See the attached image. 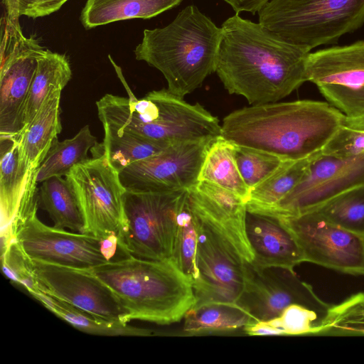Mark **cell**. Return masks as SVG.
<instances>
[{"instance_id": "6da1fadb", "label": "cell", "mask_w": 364, "mask_h": 364, "mask_svg": "<svg viewBox=\"0 0 364 364\" xmlns=\"http://www.w3.org/2000/svg\"><path fill=\"white\" fill-rule=\"evenodd\" d=\"M215 72L225 89L250 105L277 102L306 79L310 51L238 13L221 26Z\"/></svg>"}, {"instance_id": "7a4b0ae2", "label": "cell", "mask_w": 364, "mask_h": 364, "mask_svg": "<svg viewBox=\"0 0 364 364\" xmlns=\"http://www.w3.org/2000/svg\"><path fill=\"white\" fill-rule=\"evenodd\" d=\"M343 117L329 102L320 101L256 104L225 116L221 136L236 145L295 161L321 151Z\"/></svg>"}, {"instance_id": "3957f363", "label": "cell", "mask_w": 364, "mask_h": 364, "mask_svg": "<svg viewBox=\"0 0 364 364\" xmlns=\"http://www.w3.org/2000/svg\"><path fill=\"white\" fill-rule=\"evenodd\" d=\"M90 270L117 299L127 312V322H178L196 303L191 281L171 259L129 255Z\"/></svg>"}, {"instance_id": "277c9868", "label": "cell", "mask_w": 364, "mask_h": 364, "mask_svg": "<svg viewBox=\"0 0 364 364\" xmlns=\"http://www.w3.org/2000/svg\"><path fill=\"white\" fill-rule=\"evenodd\" d=\"M143 34L135 58L159 70L171 92L184 97L215 72L222 28L196 6L182 9L166 26Z\"/></svg>"}, {"instance_id": "5b68a950", "label": "cell", "mask_w": 364, "mask_h": 364, "mask_svg": "<svg viewBox=\"0 0 364 364\" xmlns=\"http://www.w3.org/2000/svg\"><path fill=\"white\" fill-rule=\"evenodd\" d=\"M106 94L97 102L104 131L127 133L175 144L221 136L218 119L198 103L190 104L168 89L153 90L137 99Z\"/></svg>"}, {"instance_id": "8992f818", "label": "cell", "mask_w": 364, "mask_h": 364, "mask_svg": "<svg viewBox=\"0 0 364 364\" xmlns=\"http://www.w3.org/2000/svg\"><path fill=\"white\" fill-rule=\"evenodd\" d=\"M258 15L264 27L311 52L360 28L364 0H269Z\"/></svg>"}, {"instance_id": "52a82bcc", "label": "cell", "mask_w": 364, "mask_h": 364, "mask_svg": "<svg viewBox=\"0 0 364 364\" xmlns=\"http://www.w3.org/2000/svg\"><path fill=\"white\" fill-rule=\"evenodd\" d=\"M187 189L168 192L126 191L127 226L119 247L126 255L151 260L171 259L177 218Z\"/></svg>"}, {"instance_id": "ba28073f", "label": "cell", "mask_w": 364, "mask_h": 364, "mask_svg": "<svg viewBox=\"0 0 364 364\" xmlns=\"http://www.w3.org/2000/svg\"><path fill=\"white\" fill-rule=\"evenodd\" d=\"M65 177L77 199L84 221L82 233L100 240L116 236L119 242L127 226V190L119 171L102 154L75 165Z\"/></svg>"}, {"instance_id": "9c48e42d", "label": "cell", "mask_w": 364, "mask_h": 364, "mask_svg": "<svg viewBox=\"0 0 364 364\" xmlns=\"http://www.w3.org/2000/svg\"><path fill=\"white\" fill-rule=\"evenodd\" d=\"M38 195L27 199L13 225L14 240L30 259L78 269H90L109 261L102 240L48 226L38 219Z\"/></svg>"}, {"instance_id": "30bf717a", "label": "cell", "mask_w": 364, "mask_h": 364, "mask_svg": "<svg viewBox=\"0 0 364 364\" xmlns=\"http://www.w3.org/2000/svg\"><path fill=\"white\" fill-rule=\"evenodd\" d=\"M0 67V136H16L24 128L29 90L45 49L31 35L23 36L19 23L4 13L1 18Z\"/></svg>"}, {"instance_id": "8fae6325", "label": "cell", "mask_w": 364, "mask_h": 364, "mask_svg": "<svg viewBox=\"0 0 364 364\" xmlns=\"http://www.w3.org/2000/svg\"><path fill=\"white\" fill-rule=\"evenodd\" d=\"M191 211L198 232V278L192 284L196 299L193 307L236 304L244 286L245 261L220 230Z\"/></svg>"}, {"instance_id": "7c38bea8", "label": "cell", "mask_w": 364, "mask_h": 364, "mask_svg": "<svg viewBox=\"0 0 364 364\" xmlns=\"http://www.w3.org/2000/svg\"><path fill=\"white\" fill-rule=\"evenodd\" d=\"M294 235L304 262L364 276V238L326 219L316 210L279 216Z\"/></svg>"}, {"instance_id": "4fadbf2b", "label": "cell", "mask_w": 364, "mask_h": 364, "mask_svg": "<svg viewBox=\"0 0 364 364\" xmlns=\"http://www.w3.org/2000/svg\"><path fill=\"white\" fill-rule=\"evenodd\" d=\"M244 286L236 304L254 321L279 316L287 306L299 304L325 314L330 305L301 280L294 269L245 262Z\"/></svg>"}, {"instance_id": "5bb4252c", "label": "cell", "mask_w": 364, "mask_h": 364, "mask_svg": "<svg viewBox=\"0 0 364 364\" xmlns=\"http://www.w3.org/2000/svg\"><path fill=\"white\" fill-rule=\"evenodd\" d=\"M215 139L171 144L125 167L119 171L121 182L127 191L133 192H168L191 188L198 182L205 156Z\"/></svg>"}, {"instance_id": "9a60e30c", "label": "cell", "mask_w": 364, "mask_h": 364, "mask_svg": "<svg viewBox=\"0 0 364 364\" xmlns=\"http://www.w3.org/2000/svg\"><path fill=\"white\" fill-rule=\"evenodd\" d=\"M364 184V156L341 159L316 153L299 184L274 205L247 209L279 216L298 215L317 208L353 187Z\"/></svg>"}, {"instance_id": "2e32d148", "label": "cell", "mask_w": 364, "mask_h": 364, "mask_svg": "<svg viewBox=\"0 0 364 364\" xmlns=\"http://www.w3.org/2000/svg\"><path fill=\"white\" fill-rule=\"evenodd\" d=\"M31 261L43 292L95 316L128 323L117 299L90 269Z\"/></svg>"}, {"instance_id": "e0dca14e", "label": "cell", "mask_w": 364, "mask_h": 364, "mask_svg": "<svg viewBox=\"0 0 364 364\" xmlns=\"http://www.w3.org/2000/svg\"><path fill=\"white\" fill-rule=\"evenodd\" d=\"M187 200L195 213L220 231L245 262H252L245 229L247 207L242 198L212 183L198 181L188 188Z\"/></svg>"}, {"instance_id": "ac0fdd59", "label": "cell", "mask_w": 364, "mask_h": 364, "mask_svg": "<svg viewBox=\"0 0 364 364\" xmlns=\"http://www.w3.org/2000/svg\"><path fill=\"white\" fill-rule=\"evenodd\" d=\"M245 229L253 264L294 269L304 262L294 235L279 217L247 210Z\"/></svg>"}, {"instance_id": "d6986e66", "label": "cell", "mask_w": 364, "mask_h": 364, "mask_svg": "<svg viewBox=\"0 0 364 364\" xmlns=\"http://www.w3.org/2000/svg\"><path fill=\"white\" fill-rule=\"evenodd\" d=\"M30 179H36L21 161L16 136H0L1 248L14 240L13 225Z\"/></svg>"}, {"instance_id": "ffe728a7", "label": "cell", "mask_w": 364, "mask_h": 364, "mask_svg": "<svg viewBox=\"0 0 364 364\" xmlns=\"http://www.w3.org/2000/svg\"><path fill=\"white\" fill-rule=\"evenodd\" d=\"M306 79L316 86L364 87V40L310 53Z\"/></svg>"}, {"instance_id": "44dd1931", "label": "cell", "mask_w": 364, "mask_h": 364, "mask_svg": "<svg viewBox=\"0 0 364 364\" xmlns=\"http://www.w3.org/2000/svg\"><path fill=\"white\" fill-rule=\"evenodd\" d=\"M60 97L61 92L49 97L31 122L16 136L21 161L31 175L36 176L40 165L62 130Z\"/></svg>"}, {"instance_id": "7402d4cb", "label": "cell", "mask_w": 364, "mask_h": 364, "mask_svg": "<svg viewBox=\"0 0 364 364\" xmlns=\"http://www.w3.org/2000/svg\"><path fill=\"white\" fill-rule=\"evenodd\" d=\"M183 0H87L80 14L86 29L110 23L132 19H147L173 9Z\"/></svg>"}, {"instance_id": "603a6c76", "label": "cell", "mask_w": 364, "mask_h": 364, "mask_svg": "<svg viewBox=\"0 0 364 364\" xmlns=\"http://www.w3.org/2000/svg\"><path fill=\"white\" fill-rule=\"evenodd\" d=\"M72 77V70L65 54L44 49L29 90L24 111V127L34 119L51 95L61 92Z\"/></svg>"}, {"instance_id": "cb8c5ba5", "label": "cell", "mask_w": 364, "mask_h": 364, "mask_svg": "<svg viewBox=\"0 0 364 364\" xmlns=\"http://www.w3.org/2000/svg\"><path fill=\"white\" fill-rule=\"evenodd\" d=\"M198 181H208L225 188L246 203L250 189L244 181L235 158V144L222 136L210 146L200 168Z\"/></svg>"}, {"instance_id": "d4e9b609", "label": "cell", "mask_w": 364, "mask_h": 364, "mask_svg": "<svg viewBox=\"0 0 364 364\" xmlns=\"http://www.w3.org/2000/svg\"><path fill=\"white\" fill-rule=\"evenodd\" d=\"M38 206L47 212L54 227L83 232L82 213L66 178L52 177L43 181L38 191Z\"/></svg>"}, {"instance_id": "484cf974", "label": "cell", "mask_w": 364, "mask_h": 364, "mask_svg": "<svg viewBox=\"0 0 364 364\" xmlns=\"http://www.w3.org/2000/svg\"><path fill=\"white\" fill-rule=\"evenodd\" d=\"M33 296L58 317L85 333L102 336L153 335L151 331L95 316L44 292Z\"/></svg>"}, {"instance_id": "4316f807", "label": "cell", "mask_w": 364, "mask_h": 364, "mask_svg": "<svg viewBox=\"0 0 364 364\" xmlns=\"http://www.w3.org/2000/svg\"><path fill=\"white\" fill-rule=\"evenodd\" d=\"M98 144L88 125L71 139L62 141L55 139L36 172V182L65 176L75 165L87 161L88 151Z\"/></svg>"}, {"instance_id": "83f0119b", "label": "cell", "mask_w": 364, "mask_h": 364, "mask_svg": "<svg viewBox=\"0 0 364 364\" xmlns=\"http://www.w3.org/2000/svg\"><path fill=\"white\" fill-rule=\"evenodd\" d=\"M183 319V330L191 335L230 333L252 320L237 304L222 303L192 307Z\"/></svg>"}, {"instance_id": "f1b7e54d", "label": "cell", "mask_w": 364, "mask_h": 364, "mask_svg": "<svg viewBox=\"0 0 364 364\" xmlns=\"http://www.w3.org/2000/svg\"><path fill=\"white\" fill-rule=\"evenodd\" d=\"M315 154L284 161L273 173L250 191L247 209L267 208L277 203L299 184Z\"/></svg>"}, {"instance_id": "f546056e", "label": "cell", "mask_w": 364, "mask_h": 364, "mask_svg": "<svg viewBox=\"0 0 364 364\" xmlns=\"http://www.w3.org/2000/svg\"><path fill=\"white\" fill-rule=\"evenodd\" d=\"M170 145L130 134L105 132L103 142L96 147L98 151L96 154H104L119 172L132 164L162 151Z\"/></svg>"}, {"instance_id": "4dcf8cb0", "label": "cell", "mask_w": 364, "mask_h": 364, "mask_svg": "<svg viewBox=\"0 0 364 364\" xmlns=\"http://www.w3.org/2000/svg\"><path fill=\"white\" fill-rule=\"evenodd\" d=\"M311 210L364 238V184L346 190Z\"/></svg>"}, {"instance_id": "1f68e13d", "label": "cell", "mask_w": 364, "mask_h": 364, "mask_svg": "<svg viewBox=\"0 0 364 364\" xmlns=\"http://www.w3.org/2000/svg\"><path fill=\"white\" fill-rule=\"evenodd\" d=\"M314 334L363 336L364 292L357 293L338 304L330 306Z\"/></svg>"}, {"instance_id": "d6a6232c", "label": "cell", "mask_w": 364, "mask_h": 364, "mask_svg": "<svg viewBox=\"0 0 364 364\" xmlns=\"http://www.w3.org/2000/svg\"><path fill=\"white\" fill-rule=\"evenodd\" d=\"M197 247V229L193 213L186 198L177 218V231L171 260L189 279L192 284L198 278Z\"/></svg>"}, {"instance_id": "836d02e7", "label": "cell", "mask_w": 364, "mask_h": 364, "mask_svg": "<svg viewBox=\"0 0 364 364\" xmlns=\"http://www.w3.org/2000/svg\"><path fill=\"white\" fill-rule=\"evenodd\" d=\"M235 158L240 174L250 191L273 173L284 161L267 151L236 144Z\"/></svg>"}, {"instance_id": "e575fe53", "label": "cell", "mask_w": 364, "mask_h": 364, "mask_svg": "<svg viewBox=\"0 0 364 364\" xmlns=\"http://www.w3.org/2000/svg\"><path fill=\"white\" fill-rule=\"evenodd\" d=\"M4 274L12 282L22 285L32 296L43 292L33 271L31 259L15 241L1 250Z\"/></svg>"}, {"instance_id": "d590c367", "label": "cell", "mask_w": 364, "mask_h": 364, "mask_svg": "<svg viewBox=\"0 0 364 364\" xmlns=\"http://www.w3.org/2000/svg\"><path fill=\"white\" fill-rule=\"evenodd\" d=\"M324 314L306 306L294 304L284 309L279 316L269 320L282 335L314 334Z\"/></svg>"}, {"instance_id": "8d00e7d4", "label": "cell", "mask_w": 364, "mask_h": 364, "mask_svg": "<svg viewBox=\"0 0 364 364\" xmlns=\"http://www.w3.org/2000/svg\"><path fill=\"white\" fill-rule=\"evenodd\" d=\"M317 87L328 102L346 117L364 116V87H349L321 85Z\"/></svg>"}, {"instance_id": "74e56055", "label": "cell", "mask_w": 364, "mask_h": 364, "mask_svg": "<svg viewBox=\"0 0 364 364\" xmlns=\"http://www.w3.org/2000/svg\"><path fill=\"white\" fill-rule=\"evenodd\" d=\"M321 153L341 159L364 156V129L341 124L323 146Z\"/></svg>"}, {"instance_id": "f35d334b", "label": "cell", "mask_w": 364, "mask_h": 364, "mask_svg": "<svg viewBox=\"0 0 364 364\" xmlns=\"http://www.w3.org/2000/svg\"><path fill=\"white\" fill-rule=\"evenodd\" d=\"M68 0H18L19 17L26 16L36 18L48 16L58 11Z\"/></svg>"}, {"instance_id": "ab89813d", "label": "cell", "mask_w": 364, "mask_h": 364, "mask_svg": "<svg viewBox=\"0 0 364 364\" xmlns=\"http://www.w3.org/2000/svg\"><path fill=\"white\" fill-rule=\"evenodd\" d=\"M228 4L236 13L242 11L255 14L269 0H223Z\"/></svg>"}, {"instance_id": "60d3db41", "label": "cell", "mask_w": 364, "mask_h": 364, "mask_svg": "<svg viewBox=\"0 0 364 364\" xmlns=\"http://www.w3.org/2000/svg\"><path fill=\"white\" fill-rule=\"evenodd\" d=\"M5 7V14L8 18L14 22H19L18 13V0H3Z\"/></svg>"}, {"instance_id": "b9f144b4", "label": "cell", "mask_w": 364, "mask_h": 364, "mask_svg": "<svg viewBox=\"0 0 364 364\" xmlns=\"http://www.w3.org/2000/svg\"><path fill=\"white\" fill-rule=\"evenodd\" d=\"M342 124L349 127L364 129V116L349 117L344 115Z\"/></svg>"}]
</instances>
